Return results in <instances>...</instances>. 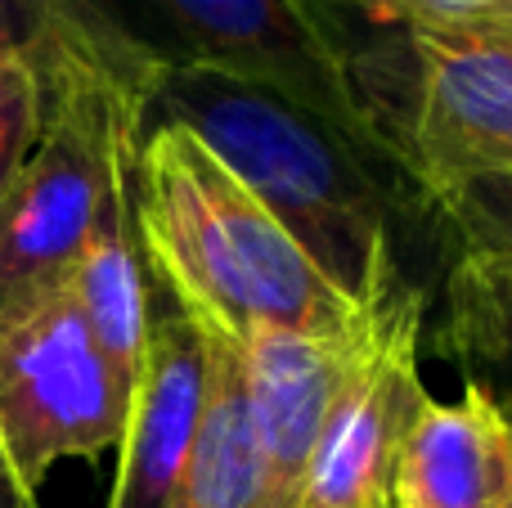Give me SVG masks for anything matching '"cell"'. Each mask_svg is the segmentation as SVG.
Instances as JSON below:
<instances>
[{"instance_id":"obj_6","label":"cell","mask_w":512,"mask_h":508,"mask_svg":"<svg viewBox=\"0 0 512 508\" xmlns=\"http://www.w3.org/2000/svg\"><path fill=\"white\" fill-rule=\"evenodd\" d=\"M405 171L441 198L512 185V54L468 32H405Z\"/></svg>"},{"instance_id":"obj_3","label":"cell","mask_w":512,"mask_h":508,"mask_svg":"<svg viewBox=\"0 0 512 508\" xmlns=\"http://www.w3.org/2000/svg\"><path fill=\"white\" fill-rule=\"evenodd\" d=\"M149 113L194 131L355 311L378 315L405 293L396 284L391 180L337 131L216 72H167L144 99Z\"/></svg>"},{"instance_id":"obj_1","label":"cell","mask_w":512,"mask_h":508,"mask_svg":"<svg viewBox=\"0 0 512 508\" xmlns=\"http://www.w3.org/2000/svg\"><path fill=\"white\" fill-rule=\"evenodd\" d=\"M131 216L149 284L198 329L230 342L256 333L342 342L369 329L373 315L355 311L270 207L171 117L140 126Z\"/></svg>"},{"instance_id":"obj_10","label":"cell","mask_w":512,"mask_h":508,"mask_svg":"<svg viewBox=\"0 0 512 508\" xmlns=\"http://www.w3.org/2000/svg\"><path fill=\"white\" fill-rule=\"evenodd\" d=\"M512 423L486 387L459 401L427 396L409 423L391 477V508H508Z\"/></svg>"},{"instance_id":"obj_2","label":"cell","mask_w":512,"mask_h":508,"mask_svg":"<svg viewBox=\"0 0 512 508\" xmlns=\"http://www.w3.org/2000/svg\"><path fill=\"white\" fill-rule=\"evenodd\" d=\"M104 72L140 104L167 72L270 90L378 167L405 171L400 122L373 90L355 0H81ZM409 176V171H405Z\"/></svg>"},{"instance_id":"obj_7","label":"cell","mask_w":512,"mask_h":508,"mask_svg":"<svg viewBox=\"0 0 512 508\" xmlns=\"http://www.w3.org/2000/svg\"><path fill=\"white\" fill-rule=\"evenodd\" d=\"M418 320L423 302L414 288L378 311L369 342L319 432L292 508H391L400 441L427 401L418 369Z\"/></svg>"},{"instance_id":"obj_11","label":"cell","mask_w":512,"mask_h":508,"mask_svg":"<svg viewBox=\"0 0 512 508\" xmlns=\"http://www.w3.org/2000/svg\"><path fill=\"white\" fill-rule=\"evenodd\" d=\"M135 158V153H131ZM68 293L86 315L104 360L126 387H135L149 338V275L131 216V162L113 176L99 216L68 270Z\"/></svg>"},{"instance_id":"obj_4","label":"cell","mask_w":512,"mask_h":508,"mask_svg":"<svg viewBox=\"0 0 512 508\" xmlns=\"http://www.w3.org/2000/svg\"><path fill=\"white\" fill-rule=\"evenodd\" d=\"M140 126V104L95 68L45 86L41 140L0 194V306L68 279Z\"/></svg>"},{"instance_id":"obj_13","label":"cell","mask_w":512,"mask_h":508,"mask_svg":"<svg viewBox=\"0 0 512 508\" xmlns=\"http://www.w3.org/2000/svg\"><path fill=\"white\" fill-rule=\"evenodd\" d=\"M0 54L32 63L45 86L68 68L104 72L95 32L81 14V0H0Z\"/></svg>"},{"instance_id":"obj_18","label":"cell","mask_w":512,"mask_h":508,"mask_svg":"<svg viewBox=\"0 0 512 508\" xmlns=\"http://www.w3.org/2000/svg\"><path fill=\"white\" fill-rule=\"evenodd\" d=\"M508 508H512V495H508Z\"/></svg>"},{"instance_id":"obj_16","label":"cell","mask_w":512,"mask_h":508,"mask_svg":"<svg viewBox=\"0 0 512 508\" xmlns=\"http://www.w3.org/2000/svg\"><path fill=\"white\" fill-rule=\"evenodd\" d=\"M0 508H36V495L18 482L14 464H9L5 446H0Z\"/></svg>"},{"instance_id":"obj_5","label":"cell","mask_w":512,"mask_h":508,"mask_svg":"<svg viewBox=\"0 0 512 508\" xmlns=\"http://www.w3.org/2000/svg\"><path fill=\"white\" fill-rule=\"evenodd\" d=\"M131 387L104 360L68 279L0 306V446L27 491L63 459L117 450Z\"/></svg>"},{"instance_id":"obj_15","label":"cell","mask_w":512,"mask_h":508,"mask_svg":"<svg viewBox=\"0 0 512 508\" xmlns=\"http://www.w3.org/2000/svg\"><path fill=\"white\" fill-rule=\"evenodd\" d=\"M373 23L400 32H468V27L512 23V0H355Z\"/></svg>"},{"instance_id":"obj_14","label":"cell","mask_w":512,"mask_h":508,"mask_svg":"<svg viewBox=\"0 0 512 508\" xmlns=\"http://www.w3.org/2000/svg\"><path fill=\"white\" fill-rule=\"evenodd\" d=\"M41 126H45L41 72L32 63L14 59V54H0V194L18 176L27 153L36 149Z\"/></svg>"},{"instance_id":"obj_17","label":"cell","mask_w":512,"mask_h":508,"mask_svg":"<svg viewBox=\"0 0 512 508\" xmlns=\"http://www.w3.org/2000/svg\"><path fill=\"white\" fill-rule=\"evenodd\" d=\"M468 36H481V41L499 45V50L512 54V23H490V27H468Z\"/></svg>"},{"instance_id":"obj_9","label":"cell","mask_w":512,"mask_h":508,"mask_svg":"<svg viewBox=\"0 0 512 508\" xmlns=\"http://www.w3.org/2000/svg\"><path fill=\"white\" fill-rule=\"evenodd\" d=\"M369 329L360 338L342 342L297 338V333H256V338L239 342L256 464H261V504L256 508L297 504L310 455L319 446V432L333 414V401L342 392L346 374L355 369L364 342H369Z\"/></svg>"},{"instance_id":"obj_8","label":"cell","mask_w":512,"mask_h":508,"mask_svg":"<svg viewBox=\"0 0 512 508\" xmlns=\"http://www.w3.org/2000/svg\"><path fill=\"white\" fill-rule=\"evenodd\" d=\"M207 401V347L167 293H149V338L117 441L108 508H176Z\"/></svg>"},{"instance_id":"obj_12","label":"cell","mask_w":512,"mask_h":508,"mask_svg":"<svg viewBox=\"0 0 512 508\" xmlns=\"http://www.w3.org/2000/svg\"><path fill=\"white\" fill-rule=\"evenodd\" d=\"M198 333L207 347V401L176 508H256L261 504V464H256L248 414L243 351L221 333Z\"/></svg>"}]
</instances>
